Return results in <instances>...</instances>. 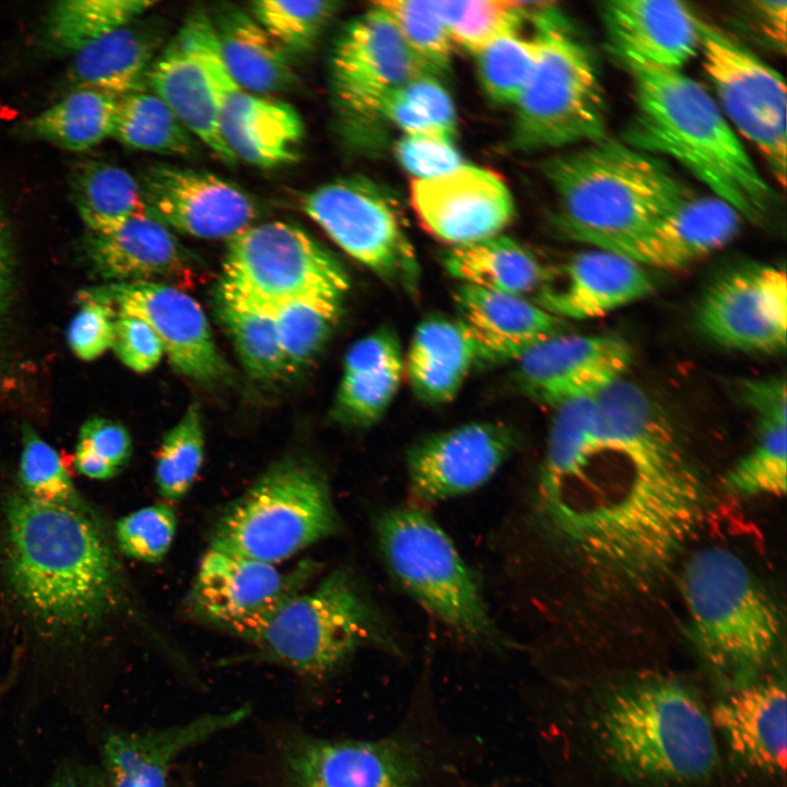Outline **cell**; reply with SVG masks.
<instances>
[{
  "mask_svg": "<svg viewBox=\"0 0 787 787\" xmlns=\"http://www.w3.org/2000/svg\"><path fill=\"white\" fill-rule=\"evenodd\" d=\"M330 72L337 103L348 114L373 117L377 99L431 74L409 49L391 20L373 4L337 37Z\"/></svg>",
  "mask_w": 787,
  "mask_h": 787,
  "instance_id": "d6986e66",
  "label": "cell"
},
{
  "mask_svg": "<svg viewBox=\"0 0 787 787\" xmlns=\"http://www.w3.org/2000/svg\"><path fill=\"white\" fill-rule=\"evenodd\" d=\"M632 361L626 341L610 334L561 332L530 348L516 362V380L532 400L553 408L595 397L623 378Z\"/></svg>",
  "mask_w": 787,
  "mask_h": 787,
  "instance_id": "44dd1931",
  "label": "cell"
},
{
  "mask_svg": "<svg viewBox=\"0 0 787 787\" xmlns=\"http://www.w3.org/2000/svg\"><path fill=\"white\" fill-rule=\"evenodd\" d=\"M111 348L119 360L137 373H146L154 368L164 354L160 338L145 321L119 312L115 320Z\"/></svg>",
  "mask_w": 787,
  "mask_h": 787,
  "instance_id": "11a10c76",
  "label": "cell"
},
{
  "mask_svg": "<svg viewBox=\"0 0 787 787\" xmlns=\"http://www.w3.org/2000/svg\"><path fill=\"white\" fill-rule=\"evenodd\" d=\"M204 456L201 412L191 403L181 419L164 435L155 467L160 494L171 502L183 498L196 480Z\"/></svg>",
  "mask_w": 787,
  "mask_h": 787,
  "instance_id": "bcb514c9",
  "label": "cell"
},
{
  "mask_svg": "<svg viewBox=\"0 0 787 787\" xmlns=\"http://www.w3.org/2000/svg\"><path fill=\"white\" fill-rule=\"evenodd\" d=\"M751 7L762 33L785 51L787 2L761 0L751 2Z\"/></svg>",
  "mask_w": 787,
  "mask_h": 787,
  "instance_id": "91938a15",
  "label": "cell"
},
{
  "mask_svg": "<svg viewBox=\"0 0 787 787\" xmlns=\"http://www.w3.org/2000/svg\"><path fill=\"white\" fill-rule=\"evenodd\" d=\"M536 3L471 0L435 1L454 45L477 56L502 36L520 31Z\"/></svg>",
  "mask_w": 787,
  "mask_h": 787,
  "instance_id": "7bdbcfd3",
  "label": "cell"
},
{
  "mask_svg": "<svg viewBox=\"0 0 787 787\" xmlns=\"http://www.w3.org/2000/svg\"><path fill=\"white\" fill-rule=\"evenodd\" d=\"M118 97L92 90L70 94L28 121L36 138L70 151L89 150L113 137Z\"/></svg>",
  "mask_w": 787,
  "mask_h": 787,
  "instance_id": "8d00e7d4",
  "label": "cell"
},
{
  "mask_svg": "<svg viewBox=\"0 0 787 787\" xmlns=\"http://www.w3.org/2000/svg\"><path fill=\"white\" fill-rule=\"evenodd\" d=\"M601 16L622 63L680 70L700 51V17L684 2L612 0L603 3Z\"/></svg>",
  "mask_w": 787,
  "mask_h": 787,
  "instance_id": "d4e9b609",
  "label": "cell"
},
{
  "mask_svg": "<svg viewBox=\"0 0 787 787\" xmlns=\"http://www.w3.org/2000/svg\"><path fill=\"white\" fill-rule=\"evenodd\" d=\"M425 749L404 735L376 740L289 735L281 743L285 787H423Z\"/></svg>",
  "mask_w": 787,
  "mask_h": 787,
  "instance_id": "9a60e30c",
  "label": "cell"
},
{
  "mask_svg": "<svg viewBox=\"0 0 787 787\" xmlns=\"http://www.w3.org/2000/svg\"><path fill=\"white\" fill-rule=\"evenodd\" d=\"M404 97L451 140L457 132L456 113L450 96L432 74L420 75L400 86Z\"/></svg>",
  "mask_w": 787,
  "mask_h": 787,
  "instance_id": "9f6ffc18",
  "label": "cell"
},
{
  "mask_svg": "<svg viewBox=\"0 0 787 787\" xmlns=\"http://www.w3.org/2000/svg\"><path fill=\"white\" fill-rule=\"evenodd\" d=\"M585 448L542 465L540 501L556 537L591 572L645 588L700 529L705 483L671 421L621 378L597 397Z\"/></svg>",
  "mask_w": 787,
  "mask_h": 787,
  "instance_id": "6da1fadb",
  "label": "cell"
},
{
  "mask_svg": "<svg viewBox=\"0 0 787 787\" xmlns=\"http://www.w3.org/2000/svg\"><path fill=\"white\" fill-rule=\"evenodd\" d=\"M9 287V254L5 236L0 221V312L3 307Z\"/></svg>",
  "mask_w": 787,
  "mask_h": 787,
  "instance_id": "94428289",
  "label": "cell"
},
{
  "mask_svg": "<svg viewBox=\"0 0 787 787\" xmlns=\"http://www.w3.org/2000/svg\"><path fill=\"white\" fill-rule=\"evenodd\" d=\"M743 402L756 413L760 424H787V390L784 377L745 379L740 386Z\"/></svg>",
  "mask_w": 787,
  "mask_h": 787,
  "instance_id": "6f0895ef",
  "label": "cell"
},
{
  "mask_svg": "<svg viewBox=\"0 0 787 787\" xmlns=\"http://www.w3.org/2000/svg\"><path fill=\"white\" fill-rule=\"evenodd\" d=\"M704 71L728 122L786 181V86L783 77L732 35L700 17Z\"/></svg>",
  "mask_w": 787,
  "mask_h": 787,
  "instance_id": "4fadbf2b",
  "label": "cell"
},
{
  "mask_svg": "<svg viewBox=\"0 0 787 787\" xmlns=\"http://www.w3.org/2000/svg\"><path fill=\"white\" fill-rule=\"evenodd\" d=\"M587 731L609 770L639 787H692L717 768L715 730L696 693L661 673L636 674L599 688Z\"/></svg>",
  "mask_w": 787,
  "mask_h": 787,
  "instance_id": "3957f363",
  "label": "cell"
},
{
  "mask_svg": "<svg viewBox=\"0 0 787 787\" xmlns=\"http://www.w3.org/2000/svg\"><path fill=\"white\" fill-rule=\"evenodd\" d=\"M249 710L243 705L163 728L126 730L104 726L94 739L95 762L109 787H167L171 767L181 754L236 727Z\"/></svg>",
  "mask_w": 787,
  "mask_h": 787,
  "instance_id": "cb8c5ba5",
  "label": "cell"
},
{
  "mask_svg": "<svg viewBox=\"0 0 787 787\" xmlns=\"http://www.w3.org/2000/svg\"><path fill=\"white\" fill-rule=\"evenodd\" d=\"M148 85L198 141L223 163L235 165L237 160L221 136L207 75L185 22L155 58Z\"/></svg>",
  "mask_w": 787,
  "mask_h": 787,
  "instance_id": "4dcf8cb0",
  "label": "cell"
},
{
  "mask_svg": "<svg viewBox=\"0 0 787 787\" xmlns=\"http://www.w3.org/2000/svg\"><path fill=\"white\" fill-rule=\"evenodd\" d=\"M185 23L207 75L221 136L236 160L261 168L295 161L304 137L296 109L245 90L230 75L205 11H193Z\"/></svg>",
  "mask_w": 787,
  "mask_h": 787,
  "instance_id": "5bb4252c",
  "label": "cell"
},
{
  "mask_svg": "<svg viewBox=\"0 0 787 787\" xmlns=\"http://www.w3.org/2000/svg\"><path fill=\"white\" fill-rule=\"evenodd\" d=\"M176 526L174 509L166 503H157L122 517L116 524L115 537L127 556L156 563L169 551Z\"/></svg>",
  "mask_w": 787,
  "mask_h": 787,
  "instance_id": "f907efd6",
  "label": "cell"
},
{
  "mask_svg": "<svg viewBox=\"0 0 787 787\" xmlns=\"http://www.w3.org/2000/svg\"><path fill=\"white\" fill-rule=\"evenodd\" d=\"M742 218L715 196L681 202L619 255L643 267L684 268L723 248L739 233Z\"/></svg>",
  "mask_w": 787,
  "mask_h": 787,
  "instance_id": "f1b7e54d",
  "label": "cell"
},
{
  "mask_svg": "<svg viewBox=\"0 0 787 787\" xmlns=\"http://www.w3.org/2000/svg\"><path fill=\"white\" fill-rule=\"evenodd\" d=\"M72 190L79 213L92 233L110 230L146 210L140 181L110 163L80 165Z\"/></svg>",
  "mask_w": 787,
  "mask_h": 787,
  "instance_id": "74e56055",
  "label": "cell"
},
{
  "mask_svg": "<svg viewBox=\"0 0 787 787\" xmlns=\"http://www.w3.org/2000/svg\"><path fill=\"white\" fill-rule=\"evenodd\" d=\"M220 286L257 305L293 299L341 302L349 289L338 260L305 231L274 221L227 239Z\"/></svg>",
  "mask_w": 787,
  "mask_h": 787,
  "instance_id": "8fae6325",
  "label": "cell"
},
{
  "mask_svg": "<svg viewBox=\"0 0 787 787\" xmlns=\"http://www.w3.org/2000/svg\"><path fill=\"white\" fill-rule=\"evenodd\" d=\"M115 137L124 145L158 154L190 157L197 139L153 92H133L118 98Z\"/></svg>",
  "mask_w": 787,
  "mask_h": 787,
  "instance_id": "ab89813d",
  "label": "cell"
},
{
  "mask_svg": "<svg viewBox=\"0 0 787 787\" xmlns=\"http://www.w3.org/2000/svg\"><path fill=\"white\" fill-rule=\"evenodd\" d=\"M44 787H109L95 761L70 756L52 768Z\"/></svg>",
  "mask_w": 787,
  "mask_h": 787,
  "instance_id": "680465c9",
  "label": "cell"
},
{
  "mask_svg": "<svg viewBox=\"0 0 787 787\" xmlns=\"http://www.w3.org/2000/svg\"><path fill=\"white\" fill-rule=\"evenodd\" d=\"M480 360L479 348L458 319L432 317L412 336L404 375L420 400L442 404L456 397Z\"/></svg>",
  "mask_w": 787,
  "mask_h": 787,
  "instance_id": "836d02e7",
  "label": "cell"
},
{
  "mask_svg": "<svg viewBox=\"0 0 787 787\" xmlns=\"http://www.w3.org/2000/svg\"><path fill=\"white\" fill-rule=\"evenodd\" d=\"M341 3L332 0L249 3L248 12L291 56L310 50L330 24Z\"/></svg>",
  "mask_w": 787,
  "mask_h": 787,
  "instance_id": "f6af8a7d",
  "label": "cell"
},
{
  "mask_svg": "<svg viewBox=\"0 0 787 787\" xmlns=\"http://www.w3.org/2000/svg\"><path fill=\"white\" fill-rule=\"evenodd\" d=\"M623 64L636 103L623 141L673 158L742 219L764 221L774 192L704 86L681 70Z\"/></svg>",
  "mask_w": 787,
  "mask_h": 787,
  "instance_id": "277c9868",
  "label": "cell"
},
{
  "mask_svg": "<svg viewBox=\"0 0 787 787\" xmlns=\"http://www.w3.org/2000/svg\"><path fill=\"white\" fill-rule=\"evenodd\" d=\"M654 289L645 267L622 255L595 248L575 255L564 267L563 283L542 287L536 303L563 320H586L637 302Z\"/></svg>",
  "mask_w": 787,
  "mask_h": 787,
  "instance_id": "4316f807",
  "label": "cell"
},
{
  "mask_svg": "<svg viewBox=\"0 0 787 787\" xmlns=\"http://www.w3.org/2000/svg\"><path fill=\"white\" fill-rule=\"evenodd\" d=\"M404 375V356L397 336L377 329L346 352L333 416L341 423L366 427L383 418Z\"/></svg>",
  "mask_w": 787,
  "mask_h": 787,
  "instance_id": "1f68e13d",
  "label": "cell"
},
{
  "mask_svg": "<svg viewBox=\"0 0 787 787\" xmlns=\"http://www.w3.org/2000/svg\"><path fill=\"white\" fill-rule=\"evenodd\" d=\"M568 239L619 254L694 196L658 156L607 136L543 163Z\"/></svg>",
  "mask_w": 787,
  "mask_h": 787,
  "instance_id": "5b68a950",
  "label": "cell"
},
{
  "mask_svg": "<svg viewBox=\"0 0 787 787\" xmlns=\"http://www.w3.org/2000/svg\"><path fill=\"white\" fill-rule=\"evenodd\" d=\"M681 588L705 662L731 689L761 678L783 627L776 603L749 566L729 550L706 548L686 561Z\"/></svg>",
  "mask_w": 787,
  "mask_h": 787,
  "instance_id": "8992f818",
  "label": "cell"
},
{
  "mask_svg": "<svg viewBox=\"0 0 787 787\" xmlns=\"http://www.w3.org/2000/svg\"><path fill=\"white\" fill-rule=\"evenodd\" d=\"M411 202L426 230L451 247L501 234L515 211L497 174L466 163L438 177L413 179Z\"/></svg>",
  "mask_w": 787,
  "mask_h": 787,
  "instance_id": "603a6c76",
  "label": "cell"
},
{
  "mask_svg": "<svg viewBox=\"0 0 787 787\" xmlns=\"http://www.w3.org/2000/svg\"><path fill=\"white\" fill-rule=\"evenodd\" d=\"M376 535L396 580L430 614L472 644L504 642L477 577L428 514L411 506L388 509L376 520Z\"/></svg>",
  "mask_w": 787,
  "mask_h": 787,
  "instance_id": "30bf717a",
  "label": "cell"
},
{
  "mask_svg": "<svg viewBox=\"0 0 787 787\" xmlns=\"http://www.w3.org/2000/svg\"><path fill=\"white\" fill-rule=\"evenodd\" d=\"M531 19L539 55L514 105V146L524 151L561 148L604 137L606 97L590 52L554 9L539 3Z\"/></svg>",
  "mask_w": 787,
  "mask_h": 787,
  "instance_id": "9c48e42d",
  "label": "cell"
},
{
  "mask_svg": "<svg viewBox=\"0 0 787 787\" xmlns=\"http://www.w3.org/2000/svg\"><path fill=\"white\" fill-rule=\"evenodd\" d=\"M89 252L96 269L119 282L166 280L178 287L195 280L193 260L169 227L148 210L110 230L90 232Z\"/></svg>",
  "mask_w": 787,
  "mask_h": 787,
  "instance_id": "83f0119b",
  "label": "cell"
},
{
  "mask_svg": "<svg viewBox=\"0 0 787 787\" xmlns=\"http://www.w3.org/2000/svg\"><path fill=\"white\" fill-rule=\"evenodd\" d=\"M756 443L726 473V490L743 497L783 496L787 474V424L763 423Z\"/></svg>",
  "mask_w": 787,
  "mask_h": 787,
  "instance_id": "ee69618b",
  "label": "cell"
},
{
  "mask_svg": "<svg viewBox=\"0 0 787 787\" xmlns=\"http://www.w3.org/2000/svg\"><path fill=\"white\" fill-rule=\"evenodd\" d=\"M373 4L391 20L428 73L436 77L449 68L454 44L435 1L383 0Z\"/></svg>",
  "mask_w": 787,
  "mask_h": 787,
  "instance_id": "7dc6e473",
  "label": "cell"
},
{
  "mask_svg": "<svg viewBox=\"0 0 787 787\" xmlns=\"http://www.w3.org/2000/svg\"><path fill=\"white\" fill-rule=\"evenodd\" d=\"M216 314L236 353L254 378L270 380L285 371L273 319L269 312L219 286Z\"/></svg>",
  "mask_w": 787,
  "mask_h": 787,
  "instance_id": "f35d334b",
  "label": "cell"
},
{
  "mask_svg": "<svg viewBox=\"0 0 787 787\" xmlns=\"http://www.w3.org/2000/svg\"><path fill=\"white\" fill-rule=\"evenodd\" d=\"M696 322L716 344L748 353H778L787 341L784 268L747 263L714 280L703 293Z\"/></svg>",
  "mask_w": 787,
  "mask_h": 787,
  "instance_id": "2e32d148",
  "label": "cell"
},
{
  "mask_svg": "<svg viewBox=\"0 0 787 787\" xmlns=\"http://www.w3.org/2000/svg\"><path fill=\"white\" fill-rule=\"evenodd\" d=\"M454 298L458 320L482 360L516 361L530 348L565 331V320L525 296L459 284Z\"/></svg>",
  "mask_w": 787,
  "mask_h": 787,
  "instance_id": "f546056e",
  "label": "cell"
},
{
  "mask_svg": "<svg viewBox=\"0 0 787 787\" xmlns=\"http://www.w3.org/2000/svg\"><path fill=\"white\" fill-rule=\"evenodd\" d=\"M131 455V438L118 422L93 418L81 427L74 465L83 475L107 480L121 471Z\"/></svg>",
  "mask_w": 787,
  "mask_h": 787,
  "instance_id": "816d5d0a",
  "label": "cell"
},
{
  "mask_svg": "<svg viewBox=\"0 0 787 787\" xmlns=\"http://www.w3.org/2000/svg\"><path fill=\"white\" fill-rule=\"evenodd\" d=\"M304 212L348 255L386 282L416 289L419 265L391 199L363 177L322 184L301 200Z\"/></svg>",
  "mask_w": 787,
  "mask_h": 787,
  "instance_id": "7c38bea8",
  "label": "cell"
},
{
  "mask_svg": "<svg viewBox=\"0 0 787 787\" xmlns=\"http://www.w3.org/2000/svg\"><path fill=\"white\" fill-rule=\"evenodd\" d=\"M81 301L104 303L145 321L179 374L204 384L230 377L202 308L181 289L156 281L117 282L83 291Z\"/></svg>",
  "mask_w": 787,
  "mask_h": 787,
  "instance_id": "ac0fdd59",
  "label": "cell"
},
{
  "mask_svg": "<svg viewBox=\"0 0 787 787\" xmlns=\"http://www.w3.org/2000/svg\"><path fill=\"white\" fill-rule=\"evenodd\" d=\"M519 446L516 430L479 421L422 438L407 455L412 494L425 503L471 492L502 467Z\"/></svg>",
  "mask_w": 787,
  "mask_h": 787,
  "instance_id": "ffe728a7",
  "label": "cell"
},
{
  "mask_svg": "<svg viewBox=\"0 0 787 787\" xmlns=\"http://www.w3.org/2000/svg\"><path fill=\"white\" fill-rule=\"evenodd\" d=\"M396 154L414 179L438 177L465 164L453 142L428 137L403 134L397 143Z\"/></svg>",
  "mask_w": 787,
  "mask_h": 787,
  "instance_id": "db71d44e",
  "label": "cell"
},
{
  "mask_svg": "<svg viewBox=\"0 0 787 787\" xmlns=\"http://www.w3.org/2000/svg\"><path fill=\"white\" fill-rule=\"evenodd\" d=\"M19 471L26 495L45 502L79 504L59 454L30 426L23 428Z\"/></svg>",
  "mask_w": 787,
  "mask_h": 787,
  "instance_id": "681fc988",
  "label": "cell"
},
{
  "mask_svg": "<svg viewBox=\"0 0 787 787\" xmlns=\"http://www.w3.org/2000/svg\"><path fill=\"white\" fill-rule=\"evenodd\" d=\"M317 571L303 563L283 572L275 565L210 549L197 571L189 608L204 622L243 638L304 586Z\"/></svg>",
  "mask_w": 787,
  "mask_h": 787,
  "instance_id": "e0dca14e",
  "label": "cell"
},
{
  "mask_svg": "<svg viewBox=\"0 0 787 787\" xmlns=\"http://www.w3.org/2000/svg\"><path fill=\"white\" fill-rule=\"evenodd\" d=\"M82 302L83 306L70 322L68 341L78 357L91 361L111 348L117 312L104 303Z\"/></svg>",
  "mask_w": 787,
  "mask_h": 787,
  "instance_id": "f5cc1de1",
  "label": "cell"
},
{
  "mask_svg": "<svg viewBox=\"0 0 787 787\" xmlns=\"http://www.w3.org/2000/svg\"><path fill=\"white\" fill-rule=\"evenodd\" d=\"M210 17L222 61L242 87L268 96L294 85L297 75L292 56L248 10L225 4Z\"/></svg>",
  "mask_w": 787,
  "mask_h": 787,
  "instance_id": "e575fe53",
  "label": "cell"
},
{
  "mask_svg": "<svg viewBox=\"0 0 787 787\" xmlns=\"http://www.w3.org/2000/svg\"><path fill=\"white\" fill-rule=\"evenodd\" d=\"M242 639L261 659L314 680L331 677L362 648L397 650L384 616L343 568L290 597Z\"/></svg>",
  "mask_w": 787,
  "mask_h": 787,
  "instance_id": "52a82bcc",
  "label": "cell"
},
{
  "mask_svg": "<svg viewBox=\"0 0 787 787\" xmlns=\"http://www.w3.org/2000/svg\"><path fill=\"white\" fill-rule=\"evenodd\" d=\"M709 716L736 765L753 774L784 777L786 694L783 682L759 678L732 688Z\"/></svg>",
  "mask_w": 787,
  "mask_h": 787,
  "instance_id": "484cf974",
  "label": "cell"
},
{
  "mask_svg": "<svg viewBox=\"0 0 787 787\" xmlns=\"http://www.w3.org/2000/svg\"><path fill=\"white\" fill-rule=\"evenodd\" d=\"M324 473L287 457L271 465L226 507L210 533V549L277 565L339 528Z\"/></svg>",
  "mask_w": 787,
  "mask_h": 787,
  "instance_id": "ba28073f",
  "label": "cell"
},
{
  "mask_svg": "<svg viewBox=\"0 0 787 787\" xmlns=\"http://www.w3.org/2000/svg\"><path fill=\"white\" fill-rule=\"evenodd\" d=\"M146 210L180 233L226 238L252 225L257 207L238 186L210 172L150 167L140 183Z\"/></svg>",
  "mask_w": 787,
  "mask_h": 787,
  "instance_id": "7402d4cb",
  "label": "cell"
},
{
  "mask_svg": "<svg viewBox=\"0 0 787 787\" xmlns=\"http://www.w3.org/2000/svg\"><path fill=\"white\" fill-rule=\"evenodd\" d=\"M446 272L460 284L525 296L542 289L547 271L536 256L502 234L450 247L443 256Z\"/></svg>",
  "mask_w": 787,
  "mask_h": 787,
  "instance_id": "d590c367",
  "label": "cell"
},
{
  "mask_svg": "<svg viewBox=\"0 0 787 787\" xmlns=\"http://www.w3.org/2000/svg\"><path fill=\"white\" fill-rule=\"evenodd\" d=\"M539 55L536 34L520 31L500 37L475 58L481 84L488 96L498 104L515 105L535 70Z\"/></svg>",
  "mask_w": 787,
  "mask_h": 787,
  "instance_id": "c3c4849f",
  "label": "cell"
},
{
  "mask_svg": "<svg viewBox=\"0 0 787 787\" xmlns=\"http://www.w3.org/2000/svg\"><path fill=\"white\" fill-rule=\"evenodd\" d=\"M154 4L150 0L58 2L47 19V42L55 51L74 54L105 34L139 19Z\"/></svg>",
  "mask_w": 787,
  "mask_h": 787,
  "instance_id": "60d3db41",
  "label": "cell"
},
{
  "mask_svg": "<svg viewBox=\"0 0 787 787\" xmlns=\"http://www.w3.org/2000/svg\"><path fill=\"white\" fill-rule=\"evenodd\" d=\"M4 563L19 606L58 649L81 644L121 597L110 544L79 504L39 501L25 493L10 496Z\"/></svg>",
  "mask_w": 787,
  "mask_h": 787,
  "instance_id": "7a4b0ae2",
  "label": "cell"
},
{
  "mask_svg": "<svg viewBox=\"0 0 787 787\" xmlns=\"http://www.w3.org/2000/svg\"><path fill=\"white\" fill-rule=\"evenodd\" d=\"M137 20L73 54L68 79L75 89L97 90L118 98L144 90L163 48L164 33L157 23Z\"/></svg>",
  "mask_w": 787,
  "mask_h": 787,
  "instance_id": "d6a6232c",
  "label": "cell"
},
{
  "mask_svg": "<svg viewBox=\"0 0 787 787\" xmlns=\"http://www.w3.org/2000/svg\"><path fill=\"white\" fill-rule=\"evenodd\" d=\"M259 306L271 315L285 371L293 373L306 367L322 349L338 321L341 302L293 299Z\"/></svg>",
  "mask_w": 787,
  "mask_h": 787,
  "instance_id": "b9f144b4",
  "label": "cell"
}]
</instances>
